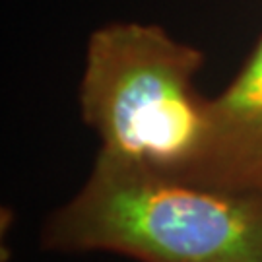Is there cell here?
I'll return each instance as SVG.
<instances>
[{
	"instance_id": "obj_1",
	"label": "cell",
	"mask_w": 262,
	"mask_h": 262,
	"mask_svg": "<svg viewBox=\"0 0 262 262\" xmlns=\"http://www.w3.org/2000/svg\"><path fill=\"white\" fill-rule=\"evenodd\" d=\"M41 245L138 262H262V192L95 158L82 188L49 215Z\"/></svg>"
},
{
	"instance_id": "obj_2",
	"label": "cell",
	"mask_w": 262,
	"mask_h": 262,
	"mask_svg": "<svg viewBox=\"0 0 262 262\" xmlns=\"http://www.w3.org/2000/svg\"><path fill=\"white\" fill-rule=\"evenodd\" d=\"M204 55L167 29L113 21L88 39L80 111L97 134L95 158L188 179L206 136L208 99L196 90Z\"/></svg>"
},
{
	"instance_id": "obj_3",
	"label": "cell",
	"mask_w": 262,
	"mask_h": 262,
	"mask_svg": "<svg viewBox=\"0 0 262 262\" xmlns=\"http://www.w3.org/2000/svg\"><path fill=\"white\" fill-rule=\"evenodd\" d=\"M188 181L262 192V35L233 82L208 99L204 148Z\"/></svg>"
}]
</instances>
